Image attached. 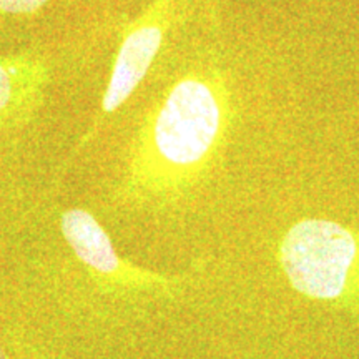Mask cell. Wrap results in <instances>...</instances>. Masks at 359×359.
Returning <instances> with one entry per match:
<instances>
[{
    "label": "cell",
    "mask_w": 359,
    "mask_h": 359,
    "mask_svg": "<svg viewBox=\"0 0 359 359\" xmlns=\"http://www.w3.org/2000/svg\"><path fill=\"white\" fill-rule=\"evenodd\" d=\"M226 102L212 75L178 79L148 115L128 168V188L147 196L173 195L198 177L226 128Z\"/></svg>",
    "instance_id": "1"
},
{
    "label": "cell",
    "mask_w": 359,
    "mask_h": 359,
    "mask_svg": "<svg viewBox=\"0 0 359 359\" xmlns=\"http://www.w3.org/2000/svg\"><path fill=\"white\" fill-rule=\"evenodd\" d=\"M278 262L298 293L359 314L358 231L330 219H303L283 236Z\"/></svg>",
    "instance_id": "2"
},
{
    "label": "cell",
    "mask_w": 359,
    "mask_h": 359,
    "mask_svg": "<svg viewBox=\"0 0 359 359\" xmlns=\"http://www.w3.org/2000/svg\"><path fill=\"white\" fill-rule=\"evenodd\" d=\"M178 0H155L138 19L130 24L115 55L100 110L93 120L92 128L85 135L82 145L92 132H97V128L105 122L107 116L118 110L132 97L145 79L155 57L158 55L168 25L172 24Z\"/></svg>",
    "instance_id": "3"
},
{
    "label": "cell",
    "mask_w": 359,
    "mask_h": 359,
    "mask_svg": "<svg viewBox=\"0 0 359 359\" xmlns=\"http://www.w3.org/2000/svg\"><path fill=\"white\" fill-rule=\"evenodd\" d=\"M50 77V65L39 53L0 57V127H11L32 114Z\"/></svg>",
    "instance_id": "4"
},
{
    "label": "cell",
    "mask_w": 359,
    "mask_h": 359,
    "mask_svg": "<svg viewBox=\"0 0 359 359\" xmlns=\"http://www.w3.org/2000/svg\"><path fill=\"white\" fill-rule=\"evenodd\" d=\"M62 233L75 255L95 271L115 275L122 268L109 235L85 210L74 208L62 215Z\"/></svg>",
    "instance_id": "5"
},
{
    "label": "cell",
    "mask_w": 359,
    "mask_h": 359,
    "mask_svg": "<svg viewBox=\"0 0 359 359\" xmlns=\"http://www.w3.org/2000/svg\"><path fill=\"white\" fill-rule=\"evenodd\" d=\"M48 0H0V15H35L47 6Z\"/></svg>",
    "instance_id": "6"
},
{
    "label": "cell",
    "mask_w": 359,
    "mask_h": 359,
    "mask_svg": "<svg viewBox=\"0 0 359 359\" xmlns=\"http://www.w3.org/2000/svg\"><path fill=\"white\" fill-rule=\"evenodd\" d=\"M0 359H7L6 353H4V349H2V346H0Z\"/></svg>",
    "instance_id": "7"
}]
</instances>
